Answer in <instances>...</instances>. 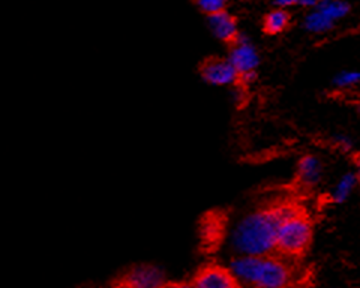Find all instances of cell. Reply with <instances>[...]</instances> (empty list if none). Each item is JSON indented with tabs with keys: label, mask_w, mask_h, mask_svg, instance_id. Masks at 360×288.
Instances as JSON below:
<instances>
[{
	"label": "cell",
	"mask_w": 360,
	"mask_h": 288,
	"mask_svg": "<svg viewBox=\"0 0 360 288\" xmlns=\"http://www.w3.org/2000/svg\"><path fill=\"white\" fill-rule=\"evenodd\" d=\"M360 83V72H342L335 79V84L338 87H352Z\"/></svg>",
	"instance_id": "obj_15"
},
{
	"label": "cell",
	"mask_w": 360,
	"mask_h": 288,
	"mask_svg": "<svg viewBox=\"0 0 360 288\" xmlns=\"http://www.w3.org/2000/svg\"><path fill=\"white\" fill-rule=\"evenodd\" d=\"M202 80L213 86H229L239 81V74L236 72L229 59L212 58L201 65Z\"/></svg>",
	"instance_id": "obj_7"
},
{
	"label": "cell",
	"mask_w": 360,
	"mask_h": 288,
	"mask_svg": "<svg viewBox=\"0 0 360 288\" xmlns=\"http://www.w3.org/2000/svg\"><path fill=\"white\" fill-rule=\"evenodd\" d=\"M315 9L320 11L328 18H330L333 23L336 20L345 17L350 11V5L344 0H321V2L315 6Z\"/></svg>",
	"instance_id": "obj_11"
},
{
	"label": "cell",
	"mask_w": 360,
	"mask_h": 288,
	"mask_svg": "<svg viewBox=\"0 0 360 288\" xmlns=\"http://www.w3.org/2000/svg\"><path fill=\"white\" fill-rule=\"evenodd\" d=\"M164 284L165 278L160 268L153 264H139L122 276L116 288H161Z\"/></svg>",
	"instance_id": "obj_5"
},
{
	"label": "cell",
	"mask_w": 360,
	"mask_h": 288,
	"mask_svg": "<svg viewBox=\"0 0 360 288\" xmlns=\"http://www.w3.org/2000/svg\"><path fill=\"white\" fill-rule=\"evenodd\" d=\"M357 183V177L353 173H348L341 177V181L336 183L332 191V200L335 203H344L352 195L354 186Z\"/></svg>",
	"instance_id": "obj_12"
},
{
	"label": "cell",
	"mask_w": 360,
	"mask_h": 288,
	"mask_svg": "<svg viewBox=\"0 0 360 288\" xmlns=\"http://www.w3.org/2000/svg\"><path fill=\"white\" fill-rule=\"evenodd\" d=\"M323 174V165L319 158L303 157L297 165V176L296 179L303 188H314L321 179Z\"/></svg>",
	"instance_id": "obj_9"
},
{
	"label": "cell",
	"mask_w": 360,
	"mask_h": 288,
	"mask_svg": "<svg viewBox=\"0 0 360 288\" xmlns=\"http://www.w3.org/2000/svg\"><path fill=\"white\" fill-rule=\"evenodd\" d=\"M197 5L202 13H206L207 15H213L225 11L227 0H197Z\"/></svg>",
	"instance_id": "obj_14"
},
{
	"label": "cell",
	"mask_w": 360,
	"mask_h": 288,
	"mask_svg": "<svg viewBox=\"0 0 360 288\" xmlns=\"http://www.w3.org/2000/svg\"><path fill=\"white\" fill-rule=\"evenodd\" d=\"M312 242V223L297 206L283 219L278 230L276 251L285 257L300 258L308 252Z\"/></svg>",
	"instance_id": "obj_3"
},
{
	"label": "cell",
	"mask_w": 360,
	"mask_h": 288,
	"mask_svg": "<svg viewBox=\"0 0 360 288\" xmlns=\"http://www.w3.org/2000/svg\"><path fill=\"white\" fill-rule=\"evenodd\" d=\"M297 206L291 203L274 204L242 218L234 227L231 245L239 256L266 257L276 251L281 223Z\"/></svg>",
	"instance_id": "obj_1"
},
{
	"label": "cell",
	"mask_w": 360,
	"mask_h": 288,
	"mask_svg": "<svg viewBox=\"0 0 360 288\" xmlns=\"http://www.w3.org/2000/svg\"><path fill=\"white\" fill-rule=\"evenodd\" d=\"M290 14L285 9H274L264 17L263 30L267 35H279L290 26Z\"/></svg>",
	"instance_id": "obj_10"
},
{
	"label": "cell",
	"mask_w": 360,
	"mask_h": 288,
	"mask_svg": "<svg viewBox=\"0 0 360 288\" xmlns=\"http://www.w3.org/2000/svg\"><path fill=\"white\" fill-rule=\"evenodd\" d=\"M230 269L239 281L254 288H287L292 278L288 266L274 256H239L231 261Z\"/></svg>",
	"instance_id": "obj_2"
},
{
	"label": "cell",
	"mask_w": 360,
	"mask_h": 288,
	"mask_svg": "<svg viewBox=\"0 0 360 288\" xmlns=\"http://www.w3.org/2000/svg\"><path fill=\"white\" fill-rule=\"evenodd\" d=\"M305 29L312 32V33H323L328 32L333 27V21L330 18L326 17L324 14H321L320 11L315 9L314 13L308 14L305 18Z\"/></svg>",
	"instance_id": "obj_13"
},
{
	"label": "cell",
	"mask_w": 360,
	"mask_h": 288,
	"mask_svg": "<svg viewBox=\"0 0 360 288\" xmlns=\"http://www.w3.org/2000/svg\"><path fill=\"white\" fill-rule=\"evenodd\" d=\"M356 177H357V182L360 183V159L357 161V171H356Z\"/></svg>",
	"instance_id": "obj_18"
},
{
	"label": "cell",
	"mask_w": 360,
	"mask_h": 288,
	"mask_svg": "<svg viewBox=\"0 0 360 288\" xmlns=\"http://www.w3.org/2000/svg\"><path fill=\"white\" fill-rule=\"evenodd\" d=\"M209 29L212 30L213 37H217L222 42L234 44L236 39L239 38L238 21L227 11L209 15Z\"/></svg>",
	"instance_id": "obj_8"
},
{
	"label": "cell",
	"mask_w": 360,
	"mask_h": 288,
	"mask_svg": "<svg viewBox=\"0 0 360 288\" xmlns=\"http://www.w3.org/2000/svg\"><path fill=\"white\" fill-rule=\"evenodd\" d=\"M161 288H193L191 282H165Z\"/></svg>",
	"instance_id": "obj_17"
},
{
	"label": "cell",
	"mask_w": 360,
	"mask_h": 288,
	"mask_svg": "<svg viewBox=\"0 0 360 288\" xmlns=\"http://www.w3.org/2000/svg\"><path fill=\"white\" fill-rule=\"evenodd\" d=\"M275 5L281 9H285L290 6H296L300 5L302 6V0H275Z\"/></svg>",
	"instance_id": "obj_16"
},
{
	"label": "cell",
	"mask_w": 360,
	"mask_h": 288,
	"mask_svg": "<svg viewBox=\"0 0 360 288\" xmlns=\"http://www.w3.org/2000/svg\"><path fill=\"white\" fill-rule=\"evenodd\" d=\"M191 285L193 288H240L239 280L231 269L219 264H207L201 268Z\"/></svg>",
	"instance_id": "obj_6"
},
{
	"label": "cell",
	"mask_w": 360,
	"mask_h": 288,
	"mask_svg": "<svg viewBox=\"0 0 360 288\" xmlns=\"http://www.w3.org/2000/svg\"><path fill=\"white\" fill-rule=\"evenodd\" d=\"M229 60L233 65L236 72L239 74V80L242 81L254 80L255 70L258 63H260V58H258L255 47L246 38H242L239 35V38L236 39V42L233 44V48L230 51Z\"/></svg>",
	"instance_id": "obj_4"
}]
</instances>
